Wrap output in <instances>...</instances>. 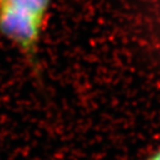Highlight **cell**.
Returning a JSON list of instances; mask_svg holds the SVG:
<instances>
[{
	"label": "cell",
	"mask_w": 160,
	"mask_h": 160,
	"mask_svg": "<svg viewBox=\"0 0 160 160\" xmlns=\"http://www.w3.org/2000/svg\"><path fill=\"white\" fill-rule=\"evenodd\" d=\"M51 0H0V36L33 60Z\"/></svg>",
	"instance_id": "cell-1"
},
{
	"label": "cell",
	"mask_w": 160,
	"mask_h": 160,
	"mask_svg": "<svg viewBox=\"0 0 160 160\" xmlns=\"http://www.w3.org/2000/svg\"><path fill=\"white\" fill-rule=\"evenodd\" d=\"M147 160H160V148L158 150H156L153 153H151L147 158Z\"/></svg>",
	"instance_id": "cell-2"
}]
</instances>
